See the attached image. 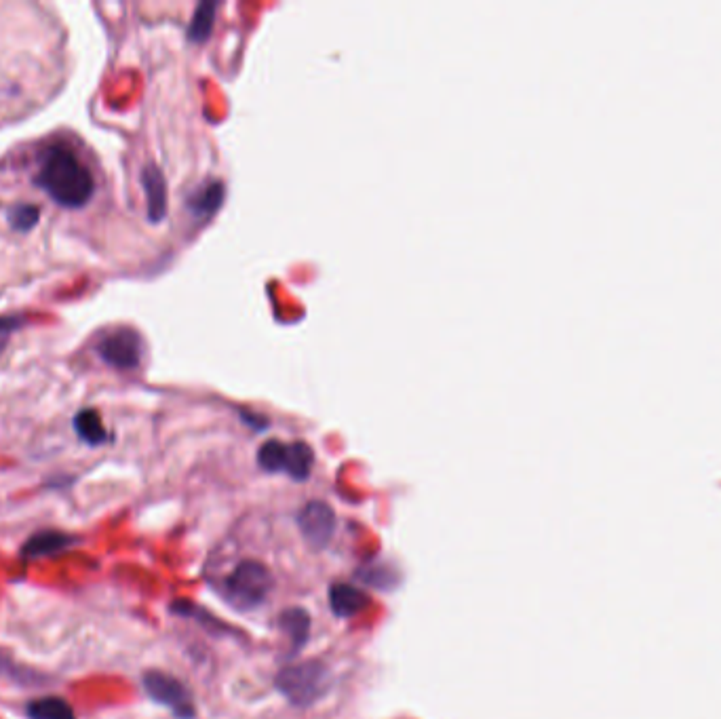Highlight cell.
<instances>
[{"mask_svg": "<svg viewBox=\"0 0 721 719\" xmlns=\"http://www.w3.org/2000/svg\"><path fill=\"white\" fill-rule=\"evenodd\" d=\"M34 184L66 209L85 207L95 194L93 173L62 144H53L43 152Z\"/></svg>", "mask_w": 721, "mask_h": 719, "instance_id": "obj_1", "label": "cell"}, {"mask_svg": "<svg viewBox=\"0 0 721 719\" xmlns=\"http://www.w3.org/2000/svg\"><path fill=\"white\" fill-rule=\"evenodd\" d=\"M275 587V576L256 559H245L224 580V597L232 608L253 610L262 606Z\"/></svg>", "mask_w": 721, "mask_h": 719, "instance_id": "obj_2", "label": "cell"}, {"mask_svg": "<svg viewBox=\"0 0 721 719\" xmlns=\"http://www.w3.org/2000/svg\"><path fill=\"white\" fill-rule=\"evenodd\" d=\"M329 671L321 660H304V663L289 665L275 677L277 690L296 707H310L327 692Z\"/></svg>", "mask_w": 721, "mask_h": 719, "instance_id": "obj_3", "label": "cell"}, {"mask_svg": "<svg viewBox=\"0 0 721 719\" xmlns=\"http://www.w3.org/2000/svg\"><path fill=\"white\" fill-rule=\"evenodd\" d=\"M315 452L306 441L283 443L270 439L258 450V464L268 473H287L291 479L306 481L313 471Z\"/></svg>", "mask_w": 721, "mask_h": 719, "instance_id": "obj_4", "label": "cell"}, {"mask_svg": "<svg viewBox=\"0 0 721 719\" xmlns=\"http://www.w3.org/2000/svg\"><path fill=\"white\" fill-rule=\"evenodd\" d=\"M142 684L152 701L167 707L175 717L192 719L194 715H197V709H194V703H192V694L188 692V688L180 682L178 677H173L165 671L150 669L144 673Z\"/></svg>", "mask_w": 721, "mask_h": 719, "instance_id": "obj_5", "label": "cell"}, {"mask_svg": "<svg viewBox=\"0 0 721 719\" xmlns=\"http://www.w3.org/2000/svg\"><path fill=\"white\" fill-rule=\"evenodd\" d=\"M142 353V338L131 327H116L97 342V357L121 372H131L138 367L142 363Z\"/></svg>", "mask_w": 721, "mask_h": 719, "instance_id": "obj_6", "label": "cell"}, {"mask_svg": "<svg viewBox=\"0 0 721 719\" xmlns=\"http://www.w3.org/2000/svg\"><path fill=\"white\" fill-rule=\"evenodd\" d=\"M298 526L310 547L317 551L325 549L336 532V513L327 502L313 500L304 504V509L298 515Z\"/></svg>", "mask_w": 721, "mask_h": 719, "instance_id": "obj_7", "label": "cell"}, {"mask_svg": "<svg viewBox=\"0 0 721 719\" xmlns=\"http://www.w3.org/2000/svg\"><path fill=\"white\" fill-rule=\"evenodd\" d=\"M142 186L146 192L148 220L161 222L167 216V180L163 171L154 163L142 169Z\"/></svg>", "mask_w": 721, "mask_h": 719, "instance_id": "obj_8", "label": "cell"}, {"mask_svg": "<svg viewBox=\"0 0 721 719\" xmlns=\"http://www.w3.org/2000/svg\"><path fill=\"white\" fill-rule=\"evenodd\" d=\"M224 194H226L224 182L218 178H211V180H205L203 184H199L188 194L186 205L194 218H209L220 209V205L224 201Z\"/></svg>", "mask_w": 721, "mask_h": 719, "instance_id": "obj_9", "label": "cell"}, {"mask_svg": "<svg viewBox=\"0 0 721 719\" xmlns=\"http://www.w3.org/2000/svg\"><path fill=\"white\" fill-rule=\"evenodd\" d=\"M79 542L76 536L64 534V532H38L34 536H30L24 547H22V557L26 559H41V557H51L57 553H64L74 544Z\"/></svg>", "mask_w": 721, "mask_h": 719, "instance_id": "obj_10", "label": "cell"}, {"mask_svg": "<svg viewBox=\"0 0 721 719\" xmlns=\"http://www.w3.org/2000/svg\"><path fill=\"white\" fill-rule=\"evenodd\" d=\"M329 606L338 618H353L369 606V595L353 585H334L329 589Z\"/></svg>", "mask_w": 721, "mask_h": 719, "instance_id": "obj_11", "label": "cell"}, {"mask_svg": "<svg viewBox=\"0 0 721 719\" xmlns=\"http://www.w3.org/2000/svg\"><path fill=\"white\" fill-rule=\"evenodd\" d=\"M310 614L304 608H287L281 612L279 616V627L285 633V637L289 639V648L291 652H300L310 639Z\"/></svg>", "mask_w": 721, "mask_h": 719, "instance_id": "obj_12", "label": "cell"}, {"mask_svg": "<svg viewBox=\"0 0 721 719\" xmlns=\"http://www.w3.org/2000/svg\"><path fill=\"white\" fill-rule=\"evenodd\" d=\"M72 424H74V431H76V435H79V439L85 441L87 445H91V448H97V445L108 441V431L104 429L102 418L95 410H91V407L76 414Z\"/></svg>", "mask_w": 721, "mask_h": 719, "instance_id": "obj_13", "label": "cell"}, {"mask_svg": "<svg viewBox=\"0 0 721 719\" xmlns=\"http://www.w3.org/2000/svg\"><path fill=\"white\" fill-rule=\"evenodd\" d=\"M26 715L30 719H76L72 705L60 696L36 698L26 707Z\"/></svg>", "mask_w": 721, "mask_h": 719, "instance_id": "obj_14", "label": "cell"}, {"mask_svg": "<svg viewBox=\"0 0 721 719\" xmlns=\"http://www.w3.org/2000/svg\"><path fill=\"white\" fill-rule=\"evenodd\" d=\"M216 11H218V3L216 0H201L192 13V19L188 24V38L190 41L203 43L205 38H209L211 30H213V22H216Z\"/></svg>", "mask_w": 721, "mask_h": 719, "instance_id": "obj_15", "label": "cell"}, {"mask_svg": "<svg viewBox=\"0 0 721 719\" xmlns=\"http://www.w3.org/2000/svg\"><path fill=\"white\" fill-rule=\"evenodd\" d=\"M41 220V207L32 203H17L7 209V222L17 232H30Z\"/></svg>", "mask_w": 721, "mask_h": 719, "instance_id": "obj_16", "label": "cell"}, {"mask_svg": "<svg viewBox=\"0 0 721 719\" xmlns=\"http://www.w3.org/2000/svg\"><path fill=\"white\" fill-rule=\"evenodd\" d=\"M357 576L369 587L378 589H393L397 585V574L386 563H376V566H367L357 572Z\"/></svg>", "mask_w": 721, "mask_h": 719, "instance_id": "obj_17", "label": "cell"}, {"mask_svg": "<svg viewBox=\"0 0 721 719\" xmlns=\"http://www.w3.org/2000/svg\"><path fill=\"white\" fill-rule=\"evenodd\" d=\"M26 323H28V319L22 315L0 317V336H9L11 332H15V329H19V327H24Z\"/></svg>", "mask_w": 721, "mask_h": 719, "instance_id": "obj_18", "label": "cell"}, {"mask_svg": "<svg viewBox=\"0 0 721 719\" xmlns=\"http://www.w3.org/2000/svg\"><path fill=\"white\" fill-rule=\"evenodd\" d=\"M5 346H7V336H0V353L5 351Z\"/></svg>", "mask_w": 721, "mask_h": 719, "instance_id": "obj_19", "label": "cell"}]
</instances>
